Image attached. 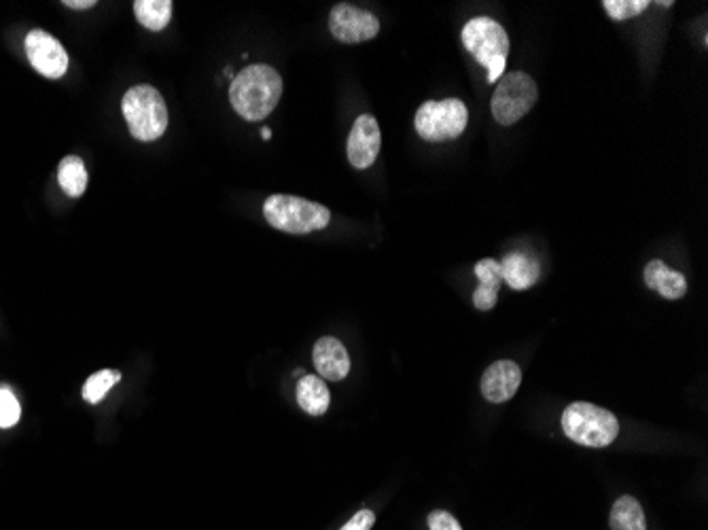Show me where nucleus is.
<instances>
[{"label":"nucleus","mask_w":708,"mask_h":530,"mask_svg":"<svg viewBox=\"0 0 708 530\" xmlns=\"http://www.w3.org/2000/svg\"><path fill=\"white\" fill-rule=\"evenodd\" d=\"M22 408L17 397L9 391V388L0 386V429H9L13 424L20 422Z\"/></svg>","instance_id":"22"},{"label":"nucleus","mask_w":708,"mask_h":530,"mask_svg":"<svg viewBox=\"0 0 708 530\" xmlns=\"http://www.w3.org/2000/svg\"><path fill=\"white\" fill-rule=\"evenodd\" d=\"M429 528L431 530H463L458 524V520L448 514V511H433L429 516Z\"/></svg>","instance_id":"24"},{"label":"nucleus","mask_w":708,"mask_h":530,"mask_svg":"<svg viewBox=\"0 0 708 530\" xmlns=\"http://www.w3.org/2000/svg\"><path fill=\"white\" fill-rule=\"evenodd\" d=\"M282 96V77L268 64H253L234 77L229 100L234 111L246 121H261L278 106Z\"/></svg>","instance_id":"1"},{"label":"nucleus","mask_w":708,"mask_h":530,"mask_svg":"<svg viewBox=\"0 0 708 530\" xmlns=\"http://www.w3.org/2000/svg\"><path fill=\"white\" fill-rule=\"evenodd\" d=\"M603 7L615 22H624V20H632V17L645 13L649 3L647 0H605Z\"/></svg>","instance_id":"21"},{"label":"nucleus","mask_w":708,"mask_h":530,"mask_svg":"<svg viewBox=\"0 0 708 530\" xmlns=\"http://www.w3.org/2000/svg\"><path fill=\"white\" fill-rule=\"evenodd\" d=\"M501 263L503 282L513 291H526L541 278V263L526 251H513Z\"/></svg>","instance_id":"13"},{"label":"nucleus","mask_w":708,"mask_h":530,"mask_svg":"<svg viewBox=\"0 0 708 530\" xmlns=\"http://www.w3.org/2000/svg\"><path fill=\"white\" fill-rule=\"evenodd\" d=\"M261 136H263V138H265V140H268V138H270V136H272V132H270V130H268V128H263V130H261Z\"/></svg>","instance_id":"26"},{"label":"nucleus","mask_w":708,"mask_h":530,"mask_svg":"<svg viewBox=\"0 0 708 530\" xmlns=\"http://www.w3.org/2000/svg\"><path fill=\"white\" fill-rule=\"evenodd\" d=\"M382 136H380V126L374 115H361L354 121V126L348 136V162L365 170L369 166H374L376 157L380 153Z\"/></svg>","instance_id":"10"},{"label":"nucleus","mask_w":708,"mask_h":530,"mask_svg":"<svg viewBox=\"0 0 708 530\" xmlns=\"http://www.w3.org/2000/svg\"><path fill=\"white\" fill-rule=\"evenodd\" d=\"M58 183L62 191L70 198H79L87 189V170L83 166V159L68 155L60 162L58 168Z\"/></svg>","instance_id":"19"},{"label":"nucleus","mask_w":708,"mask_h":530,"mask_svg":"<svg viewBox=\"0 0 708 530\" xmlns=\"http://www.w3.org/2000/svg\"><path fill=\"white\" fill-rule=\"evenodd\" d=\"M134 15L147 30H164L170 24L172 3L170 0H136Z\"/></svg>","instance_id":"18"},{"label":"nucleus","mask_w":708,"mask_h":530,"mask_svg":"<svg viewBox=\"0 0 708 530\" xmlns=\"http://www.w3.org/2000/svg\"><path fill=\"white\" fill-rule=\"evenodd\" d=\"M522 369L513 361L492 363L482 376V395L490 403H505L518 393Z\"/></svg>","instance_id":"11"},{"label":"nucleus","mask_w":708,"mask_h":530,"mask_svg":"<svg viewBox=\"0 0 708 530\" xmlns=\"http://www.w3.org/2000/svg\"><path fill=\"white\" fill-rule=\"evenodd\" d=\"M537 98L539 90L533 77L520 73V70L503 75L497 81V90H494L490 100L492 117L497 119L501 126H513V123H518L524 115L530 113Z\"/></svg>","instance_id":"7"},{"label":"nucleus","mask_w":708,"mask_h":530,"mask_svg":"<svg viewBox=\"0 0 708 530\" xmlns=\"http://www.w3.org/2000/svg\"><path fill=\"white\" fill-rule=\"evenodd\" d=\"M645 285L658 291L664 299H681L687 293V280L681 272L670 270L660 259H653L645 265Z\"/></svg>","instance_id":"15"},{"label":"nucleus","mask_w":708,"mask_h":530,"mask_svg":"<svg viewBox=\"0 0 708 530\" xmlns=\"http://www.w3.org/2000/svg\"><path fill=\"white\" fill-rule=\"evenodd\" d=\"M26 56L39 75L60 79L68 70V53L62 43L45 30H32L26 37Z\"/></svg>","instance_id":"9"},{"label":"nucleus","mask_w":708,"mask_h":530,"mask_svg":"<svg viewBox=\"0 0 708 530\" xmlns=\"http://www.w3.org/2000/svg\"><path fill=\"white\" fill-rule=\"evenodd\" d=\"M64 5L70 9H92L96 7V0H66Z\"/></svg>","instance_id":"25"},{"label":"nucleus","mask_w":708,"mask_h":530,"mask_svg":"<svg viewBox=\"0 0 708 530\" xmlns=\"http://www.w3.org/2000/svg\"><path fill=\"white\" fill-rule=\"evenodd\" d=\"M263 215L274 229L287 234L316 232L331 221L329 208L297 196H270L265 200Z\"/></svg>","instance_id":"5"},{"label":"nucleus","mask_w":708,"mask_h":530,"mask_svg":"<svg viewBox=\"0 0 708 530\" xmlns=\"http://www.w3.org/2000/svg\"><path fill=\"white\" fill-rule=\"evenodd\" d=\"M123 117L128 121L130 134L143 143H153L159 136H164L168 128V109L166 102L155 87L136 85L121 102Z\"/></svg>","instance_id":"3"},{"label":"nucleus","mask_w":708,"mask_h":530,"mask_svg":"<svg viewBox=\"0 0 708 530\" xmlns=\"http://www.w3.org/2000/svg\"><path fill=\"white\" fill-rule=\"evenodd\" d=\"M376 524V516H374V511H369V509H363L359 511V514H354L340 530H371Z\"/></svg>","instance_id":"23"},{"label":"nucleus","mask_w":708,"mask_h":530,"mask_svg":"<svg viewBox=\"0 0 708 530\" xmlns=\"http://www.w3.org/2000/svg\"><path fill=\"white\" fill-rule=\"evenodd\" d=\"M297 403L310 416H323L329 410L331 395L323 378L304 376L297 382Z\"/></svg>","instance_id":"16"},{"label":"nucleus","mask_w":708,"mask_h":530,"mask_svg":"<svg viewBox=\"0 0 708 530\" xmlns=\"http://www.w3.org/2000/svg\"><path fill=\"white\" fill-rule=\"evenodd\" d=\"M312 361L318 378L340 382L350 374V357L344 344L335 338H321L314 344Z\"/></svg>","instance_id":"12"},{"label":"nucleus","mask_w":708,"mask_h":530,"mask_svg":"<svg viewBox=\"0 0 708 530\" xmlns=\"http://www.w3.org/2000/svg\"><path fill=\"white\" fill-rule=\"evenodd\" d=\"M475 276L480 278V287L473 293V306L482 312L492 310L497 306L499 289L503 282L501 263L494 259H482L480 263H475Z\"/></svg>","instance_id":"14"},{"label":"nucleus","mask_w":708,"mask_h":530,"mask_svg":"<svg viewBox=\"0 0 708 530\" xmlns=\"http://www.w3.org/2000/svg\"><path fill=\"white\" fill-rule=\"evenodd\" d=\"M119 380H121V374L115 369L96 371L94 376L87 378V382L83 386V399L92 405L100 403L106 397V393H109L115 384H119Z\"/></svg>","instance_id":"20"},{"label":"nucleus","mask_w":708,"mask_h":530,"mask_svg":"<svg viewBox=\"0 0 708 530\" xmlns=\"http://www.w3.org/2000/svg\"><path fill=\"white\" fill-rule=\"evenodd\" d=\"M463 45L477 62L488 68V83H497L505 75L511 45L501 24L490 17H475L463 30Z\"/></svg>","instance_id":"4"},{"label":"nucleus","mask_w":708,"mask_h":530,"mask_svg":"<svg viewBox=\"0 0 708 530\" xmlns=\"http://www.w3.org/2000/svg\"><path fill=\"white\" fill-rule=\"evenodd\" d=\"M609 526L611 530H647V520L641 503L634 497L617 499L611 509Z\"/></svg>","instance_id":"17"},{"label":"nucleus","mask_w":708,"mask_h":530,"mask_svg":"<svg viewBox=\"0 0 708 530\" xmlns=\"http://www.w3.org/2000/svg\"><path fill=\"white\" fill-rule=\"evenodd\" d=\"M562 431L575 444L586 448H607L617 439L619 422L609 410L594 403L575 401L562 412Z\"/></svg>","instance_id":"2"},{"label":"nucleus","mask_w":708,"mask_h":530,"mask_svg":"<svg viewBox=\"0 0 708 530\" xmlns=\"http://www.w3.org/2000/svg\"><path fill=\"white\" fill-rule=\"evenodd\" d=\"M329 30L340 43L354 45L374 39L380 32V22L371 11L342 3L335 5L329 15Z\"/></svg>","instance_id":"8"},{"label":"nucleus","mask_w":708,"mask_h":530,"mask_svg":"<svg viewBox=\"0 0 708 530\" xmlns=\"http://www.w3.org/2000/svg\"><path fill=\"white\" fill-rule=\"evenodd\" d=\"M469 111L463 100L446 98L441 102H424L416 113V132L427 143H448L465 132Z\"/></svg>","instance_id":"6"}]
</instances>
